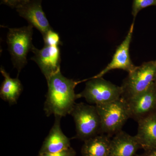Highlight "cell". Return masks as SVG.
Here are the masks:
<instances>
[{
    "instance_id": "5b68a950",
    "label": "cell",
    "mask_w": 156,
    "mask_h": 156,
    "mask_svg": "<svg viewBox=\"0 0 156 156\" xmlns=\"http://www.w3.org/2000/svg\"><path fill=\"white\" fill-rule=\"evenodd\" d=\"M33 27L29 25L20 28H9L7 43L11 54L12 63L18 70L20 71L27 64V56L31 51Z\"/></svg>"
},
{
    "instance_id": "7c38bea8",
    "label": "cell",
    "mask_w": 156,
    "mask_h": 156,
    "mask_svg": "<svg viewBox=\"0 0 156 156\" xmlns=\"http://www.w3.org/2000/svg\"><path fill=\"white\" fill-rule=\"evenodd\" d=\"M140 148L135 136H131L122 130L111 139L109 156H134Z\"/></svg>"
},
{
    "instance_id": "ffe728a7",
    "label": "cell",
    "mask_w": 156,
    "mask_h": 156,
    "mask_svg": "<svg viewBox=\"0 0 156 156\" xmlns=\"http://www.w3.org/2000/svg\"><path fill=\"white\" fill-rule=\"evenodd\" d=\"M136 156H156V147L145 150L144 152Z\"/></svg>"
},
{
    "instance_id": "d6986e66",
    "label": "cell",
    "mask_w": 156,
    "mask_h": 156,
    "mask_svg": "<svg viewBox=\"0 0 156 156\" xmlns=\"http://www.w3.org/2000/svg\"><path fill=\"white\" fill-rule=\"evenodd\" d=\"M27 0H2V3L12 8H16Z\"/></svg>"
},
{
    "instance_id": "8fae6325",
    "label": "cell",
    "mask_w": 156,
    "mask_h": 156,
    "mask_svg": "<svg viewBox=\"0 0 156 156\" xmlns=\"http://www.w3.org/2000/svg\"><path fill=\"white\" fill-rule=\"evenodd\" d=\"M61 118L55 116L53 126L43 142L39 154L55 153L71 147L69 138L66 136L62 130Z\"/></svg>"
},
{
    "instance_id": "44dd1931",
    "label": "cell",
    "mask_w": 156,
    "mask_h": 156,
    "mask_svg": "<svg viewBox=\"0 0 156 156\" xmlns=\"http://www.w3.org/2000/svg\"><path fill=\"white\" fill-rule=\"evenodd\" d=\"M154 84L156 88V76L155 79L154 81Z\"/></svg>"
},
{
    "instance_id": "8992f818",
    "label": "cell",
    "mask_w": 156,
    "mask_h": 156,
    "mask_svg": "<svg viewBox=\"0 0 156 156\" xmlns=\"http://www.w3.org/2000/svg\"><path fill=\"white\" fill-rule=\"evenodd\" d=\"M122 94L121 87L98 77L90 78L85 89L78 95L80 98H83L88 103L96 106L119 99Z\"/></svg>"
},
{
    "instance_id": "3957f363",
    "label": "cell",
    "mask_w": 156,
    "mask_h": 156,
    "mask_svg": "<svg viewBox=\"0 0 156 156\" xmlns=\"http://www.w3.org/2000/svg\"><path fill=\"white\" fill-rule=\"evenodd\" d=\"M95 106L100 117L101 134L110 137L114 136L122 130L123 126L130 119L128 104L122 98Z\"/></svg>"
},
{
    "instance_id": "4fadbf2b",
    "label": "cell",
    "mask_w": 156,
    "mask_h": 156,
    "mask_svg": "<svg viewBox=\"0 0 156 156\" xmlns=\"http://www.w3.org/2000/svg\"><path fill=\"white\" fill-rule=\"evenodd\" d=\"M136 139L144 150L156 147V111L137 122Z\"/></svg>"
},
{
    "instance_id": "9a60e30c",
    "label": "cell",
    "mask_w": 156,
    "mask_h": 156,
    "mask_svg": "<svg viewBox=\"0 0 156 156\" xmlns=\"http://www.w3.org/2000/svg\"><path fill=\"white\" fill-rule=\"evenodd\" d=\"M111 137L100 134L84 141L81 149L82 156H109Z\"/></svg>"
},
{
    "instance_id": "6da1fadb",
    "label": "cell",
    "mask_w": 156,
    "mask_h": 156,
    "mask_svg": "<svg viewBox=\"0 0 156 156\" xmlns=\"http://www.w3.org/2000/svg\"><path fill=\"white\" fill-rule=\"evenodd\" d=\"M48 91L44 110L47 116L53 115L62 118L70 115L76 100L79 98L75 89L81 82L68 79L61 71L50 76L48 80Z\"/></svg>"
},
{
    "instance_id": "5bb4252c",
    "label": "cell",
    "mask_w": 156,
    "mask_h": 156,
    "mask_svg": "<svg viewBox=\"0 0 156 156\" xmlns=\"http://www.w3.org/2000/svg\"><path fill=\"white\" fill-rule=\"evenodd\" d=\"M0 71L4 77L0 89V97L11 105L16 104L23 90L22 84L18 76L11 78L2 66H1Z\"/></svg>"
},
{
    "instance_id": "30bf717a",
    "label": "cell",
    "mask_w": 156,
    "mask_h": 156,
    "mask_svg": "<svg viewBox=\"0 0 156 156\" xmlns=\"http://www.w3.org/2000/svg\"><path fill=\"white\" fill-rule=\"evenodd\" d=\"M42 0H27L16 8L20 17L27 20L29 25L37 29L44 36L53 29L42 7Z\"/></svg>"
},
{
    "instance_id": "ba28073f",
    "label": "cell",
    "mask_w": 156,
    "mask_h": 156,
    "mask_svg": "<svg viewBox=\"0 0 156 156\" xmlns=\"http://www.w3.org/2000/svg\"><path fill=\"white\" fill-rule=\"evenodd\" d=\"M126 102L130 119L136 122L156 111V88L154 83L145 91Z\"/></svg>"
},
{
    "instance_id": "277c9868",
    "label": "cell",
    "mask_w": 156,
    "mask_h": 156,
    "mask_svg": "<svg viewBox=\"0 0 156 156\" xmlns=\"http://www.w3.org/2000/svg\"><path fill=\"white\" fill-rule=\"evenodd\" d=\"M156 76V59L146 62L128 73L121 86V98L128 101L143 92L154 83Z\"/></svg>"
},
{
    "instance_id": "ac0fdd59",
    "label": "cell",
    "mask_w": 156,
    "mask_h": 156,
    "mask_svg": "<svg viewBox=\"0 0 156 156\" xmlns=\"http://www.w3.org/2000/svg\"><path fill=\"white\" fill-rule=\"evenodd\" d=\"M75 150L71 147L58 152L52 154H38L37 156H76Z\"/></svg>"
},
{
    "instance_id": "2e32d148",
    "label": "cell",
    "mask_w": 156,
    "mask_h": 156,
    "mask_svg": "<svg viewBox=\"0 0 156 156\" xmlns=\"http://www.w3.org/2000/svg\"><path fill=\"white\" fill-rule=\"evenodd\" d=\"M151 6H156V0H133L131 13L134 21L140 11Z\"/></svg>"
},
{
    "instance_id": "7a4b0ae2",
    "label": "cell",
    "mask_w": 156,
    "mask_h": 156,
    "mask_svg": "<svg viewBox=\"0 0 156 156\" xmlns=\"http://www.w3.org/2000/svg\"><path fill=\"white\" fill-rule=\"evenodd\" d=\"M70 115L76 125V135L73 138L85 141L101 134L100 117L95 105L76 103Z\"/></svg>"
},
{
    "instance_id": "9c48e42d",
    "label": "cell",
    "mask_w": 156,
    "mask_h": 156,
    "mask_svg": "<svg viewBox=\"0 0 156 156\" xmlns=\"http://www.w3.org/2000/svg\"><path fill=\"white\" fill-rule=\"evenodd\" d=\"M31 51L34 54L31 59L38 66L46 80L60 70L61 54L58 46L44 45L41 50L34 46Z\"/></svg>"
},
{
    "instance_id": "52a82bcc",
    "label": "cell",
    "mask_w": 156,
    "mask_h": 156,
    "mask_svg": "<svg viewBox=\"0 0 156 156\" xmlns=\"http://www.w3.org/2000/svg\"><path fill=\"white\" fill-rule=\"evenodd\" d=\"M134 28L133 21L125 39L116 49L111 62L100 73L92 78L103 77L105 75L112 70L122 69L129 73L135 69L136 66L132 62L130 55V45Z\"/></svg>"
},
{
    "instance_id": "e0dca14e",
    "label": "cell",
    "mask_w": 156,
    "mask_h": 156,
    "mask_svg": "<svg viewBox=\"0 0 156 156\" xmlns=\"http://www.w3.org/2000/svg\"><path fill=\"white\" fill-rule=\"evenodd\" d=\"M44 45L50 46H58L62 44L60 36L58 33L53 29L48 31L43 36Z\"/></svg>"
}]
</instances>
